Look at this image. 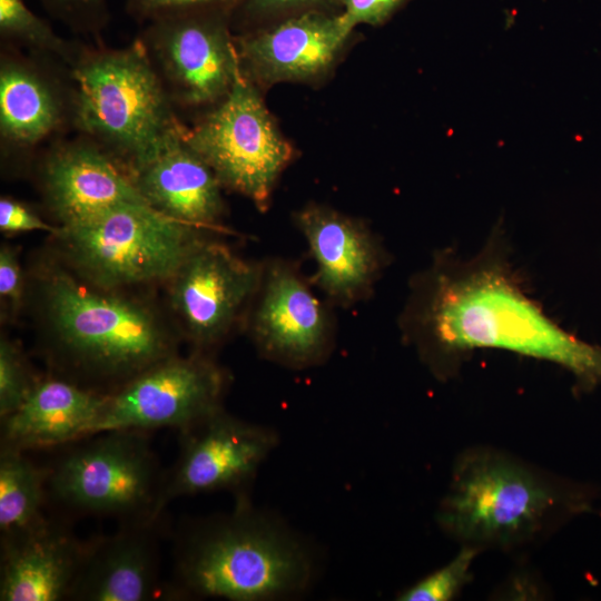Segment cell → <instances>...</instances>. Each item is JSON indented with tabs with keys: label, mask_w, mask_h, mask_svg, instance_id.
Wrapping results in <instances>:
<instances>
[{
	"label": "cell",
	"mask_w": 601,
	"mask_h": 601,
	"mask_svg": "<svg viewBox=\"0 0 601 601\" xmlns=\"http://www.w3.org/2000/svg\"><path fill=\"white\" fill-rule=\"evenodd\" d=\"M263 266L207 237L167 282L171 311L195 352L207 354L228 336L258 292Z\"/></svg>",
	"instance_id": "obj_12"
},
{
	"label": "cell",
	"mask_w": 601,
	"mask_h": 601,
	"mask_svg": "<svg viewBox=\"0 0 601 601\" xmlns=\"http://www.w3.org/2000/svg\"><path fill=\"white\" fill-rule=\"evenodd\" d=\"M406 0H341L342 14L348 24L378 26L385 22Z\"/></svg>",
	"instance_id": "obj_31"
},
{
	"label": "cell",
	"mask_w": 601,
	"mask_h": 601,
	"mask_svg": "<svg viewBox=\"0 0 601 601\" xmlns=\"http://www.w3.org/2000/svg\"><path fill=\"white\" fill-rule=\"evenodd\" d=\"M353 30L342 12L308 11L239 32L240 73L259 89L315 81L333 69Z\"/></svg>",
	"instance_id": "obj_15"
},
{
	"label": "cell",
	"mask_w": 601,
	"mask_h": 601,
	"mask_svg": "<svg viewBox=\"0 0 601 601\" xmlns=\"http://www.w3.org/2000/svg\"><path fill=\"white\" fill-rule=\"evenodd\" d=\"M106 397L63 377L40 378L24 402L1 418V446L26 452L92 436Z\"/></svg>",
	"instance_id": "obj_21"
},
{
	"label": "cell",
	"mask_w": 601,
	"mask_h": 601,
	"mask_svg": "<svg viewBox=\"0 0 601 601\" xmlns=\"http://www.w3.org/2000/svg\"><path fill=\"white\" fill-rule=\"evenodd\" d=\"M0 229L9 235L35 230L53 235L59 230V226L45 221L27 204L4 196L0 199Z\"/></svg>",
	"instance_id": "obj_29"
},
{
	"label": "cell",
	"mask_w": 601,
	"mask_h": 601,
	"mask_svg": "<svg viewBox=\"0 0 601 601\" xmlns=\"http://www.w3.org/2000/svg\"><path fill=\"white\" fill-rule=\"evenodd\" d=\"M308 11L342 12L341 0H238L231 28L239 33Z\"/></svg>",
	"instance_id": "obj_25"
},
{
	"label": "cell",
	"mask_w": 601,
	"mask_h": 601,
	"mask_svg": "<svg viewBox=\"0 0 601 601\" xmlns=\"http://www.w3.org/2000/svg\"><path fill=\"white\" fill-rule=\"evenodd\" d=\"M294 220L316 263L313 282L327 299L351 306L366 298L385 259L378 240L366 225L317 204L299 209Z\"/></svg>",
	"instance_id": "obj_17"
},
{
	"label": "cell",
	"mask_w": 601,
	"mask_h": 601,
	"mask_svg": "<svg viewBox=\"0 0 601 601\" xmlns=\"http://www.w3.org/2000/svg\"><path fill=\"white\" fill-rule=\"evenodd\" d=\"M159 519L120 523L110 535L87 541L73 601H149L160 583Z\"/></svg>",
	"instance_id": "obj_18"
},
{
	"label": "cell",
	"mask_w": 601,
	"mask_h": 601,
	"mask_svg": "<svg viewBox=\"0 0 601 601\" xmlns=\"http://www.w3.org/2000/svg\"><path fill=\"white\" fill-rule=\"evenodd\" d=\"M43 274L41 300L51 356L75 383L106 385L114 392L176 354V337L146 303L91 286L62 266Z\"/></svg>",
	"instance_id": "obj_4"
},
{
	"label": "cell",
	"mask_w": 601,
	"mask_h": 601,
	"mask_svg": "<svg viewBox=\"0 0 601 601\" xmlns=\"http://www.w3.org/2000/svg\"><path fill=\"white\" fill-rule=\"evenodd\" d=\"M71 68L40 52L2 43L0 146L4 160H26L75 130Z\"/></svg>",
	"instance_id": "obj_11"
},
{
	"label": "cell",
	"mask_w": 601,
	"mask_h": 601,
	"mask_svg": "<svg viewBox=\"0 0 601 601\" xmlns=\"http://www.w3.org/2000/svg\"><path fill=\"white\" fill-rule=\"evenodd\" d=\"M47 500L69 513L120 523L158 520L166 472L148 432L106 431L46 467Z\"/></svg>",
	"instance_id": "obj_7"
},
{
	"label": "cell",
	"mask_w": 601,
	"mask_h": 601,
	"mask_svg": "<svg viewBox=\"0 0 601 601\" xmlns=\"http://www.w3.org/2000/svg\"><path fill=\"white\" fill-rule=\"evenodd\" d=\"M238 0H126L127 11L140 22L198 10L233 12Z\"/></svg>",
	"instance_id": "obj_28"
},
{
	"label": "cell",
	"mask_w": 601,
	"mask_h": 601,
	"mask_svg": "<svg viewBox=\"0 0 601 601\" xmlns=\"http://www.w3.org/2000/svg\"><path fill=\"white\" fill-rule=\"evenodd\" d=\"M86 546L66 524L46 516L1 536L0 600H69Z\"/></svg>",
	"instance_id": "obj_20"
},
{
	"label": "cell",
	"mask_w": 601,
	"mask_h": 601,
	"mask_svg": "<svg viewBox=\"0 0 601 601\" xmlns=\"http://www.w3.org/2000/svg\"><path fill=\"white\" fill-rule=\"evenodd\" d=\"M1 43L50 55L69 66L81 43L58 36L48 21L33 13L24 0H0Z\"/></svg>",
	"instance_id": "obj_23"
},
{
	"label": "cell",
	"mask_w": 601,
	"mask_h": 601,
	"mask_svg": "<svg viewBox=\"0 0 601 601\" xmlns=\"http://www.w3.org/2000/svg\"><path fill=\"white\" fill-rule=\"evenodd\" d=\"M316 570L314 553L296 532L240 495L230 512L178 528L166 597L292 599L307 591Z\"/></svg>",
	"instance_id": "obj_2"
},
{
	"label": "cell",
	"mask_w": 601,
	"mask_h": 601,
	"mask_svg": "<svg viewBox=\"0 0 601 601\" xmlns=\"http://www.w3.org/2000/svg\"><path fill=\"white\" fill-rule=\"evenodd\" d=\"M46 467L31 462L23 451L0 450V531L1 536L26 530L45 516L47 501Z\"/></svg>",
	"instance_id": "obj_22"
},
{
	"label": "cell",
	"mask_w": 601,
	"mask_h": 601,
	"mask_svg": "<svg viewBox=\"0 0 601 601\" xmlns=\"http://www.w3.org/2000/svg\"><path fill=\"white\" fill-rule=\"evenodd\" d=\"M129 177L148 205L204 230L219 228L225 215L221 185L210 167L184 140L180 126Z\"/></svg>",
	"instance_id": "obj_19"
},
{
	"label": "cell",
	"mask_w": 601,
	"mask_h": 601,
	"mask_svg": "<svg viewBox=\"0 0 601 601\" xmlns=\"http://www.w3.org/2000/svg\"><path fill=\"white\" fill-rule=\"evenodd\" d=\"M231 13L198 10L147 23L139 35L166 95L179 114L203 115L240 76Z\"/></svg>",
	"instance_id": "obj_9"
},
{
	"label": "cell",
	"mask_w": 601,
	"mask_h": 601,
	"mask_svg": "<svg viewBox=\"0 0 601 601\" xmlns=\"http://www.w3.org/2000/svg\"><path fill=\"white\" fill-rule=\"evenodd\" d=\"M39 156L40 191L59 227L83 223L119 205L146 203L128 174L85 136L61 138Z\"/></svg>",
	"instance_id": "obj_16"
},
{
	"label": "cell",
	"mask_w": 601,
	"mask_h": 601,
	"mask_svg": "<svg viewBox=\"0 0 601 601\" xmlns=\"http://www.w3.org/2000/svg\"><path fill=\"white\" fill-rule=\"evenodd\" d=\"M179 453L166 471L159 511L180 496L246 490L278 444L277 433L249 423L224 408L179 432Z\"/></svg>",
	"instance_id": "obj_13"
},
{
	"label": "cell",
	"mask_w": 601,
	"mask_h": 601,
	"mask_svg": "<svg viewBox=\"0 0 601 601\" xmlns=\"http://www.w3.org/2000/svg\"><path fill=\"white\" fill-rule=\"evenodd\" d=\"M70 68L75 131L97 144L128 176L181 121L139 38L118 49L81 43Z\"/></svg>",
	"instance_id": "obj_5"
},
{
	"label": "cell",
	"mask_w": 601,
	"mask_h": 601,
	"mask_svg": "<svg viewBox=\"0 0 601 601\" xmlns=\"http://www.w3.org/2000/svg\"><path fill=\"white\" fill-rule=\"evenodd\" d=\"M597 491L489 446L465 450L454 463L437 510L443 532L461 545L511 551L591 512Z\"/></svg>",
	"instance_id": "obj_3"
},
{
	"label": "cell",
	"mask_w": 601,
	"mask_h": 601,
	"mask_svg": "<svg viewBox=\"0 0 601 601\" xmlns=\"http://www.w3.org/2000/svg\"><path fill=\"white\" fill-rule=\"evenodd\" d=\"M482 551L461 545L456 555L442 568L433 571L397 595L401 601H449L460 594L472 580L471 569Z\"/></svg>",
	"instance_id": "obj_24"
},
{
	"label": "cell",
	"mask_w": 601,
	"mask_h": 601,
	"mask_svg": "<svg viewBox=\"0 0 601 601\" xmlns=\"http://www.w3.org/2000/svg\"><path fill=\"white\" fill-rule=\"evenodd\" d=\"M497 237L479 255L441 254L412 282L401 329L431 372L452 375L477 348L556 364L577 395L601 385V345L565 331L524 290Z\"/></svg>",
	"instance_id": "obj_1"
},
{
	"label": "cell",
	"mask_w": 601,
	"mask_h": 601,
	"mask_svg": "<svg viewBox=\"0 0 601 601\" xmlns=\"http://www.w3.org/2000/svg\"><path fill=\"white\" fill-rule=\"evenodd\" d=\"M228 384V373L208 354L171 355L107 394L93 435L114 430L185 431L224 408Z\"/></svg>",
	"instance_id": "obj_10"
},
{
	"label": "cell",
	"mask_w": 601,
	"mask_h": 601,
	"mask_svg": "<svg viewBox=\"0 0 601 601\" xmlns=\"http://www.w3.org/2000/svg\"><path fill=\"white\" fill-rule=\"evenodd\" d=\"M249 332L264 358L290 368L323 363L333 347L328 309L298 266L284 259H272L263 266Z\"/></svg>",
	"instance_id": "obj_14"
},
{
	"label": "cell",
	"mask_w": 601,
	"mask_h": 601,
	"mask_svg": "<svg viewBox=\"0 0 601 601\" xmlns=\"http://www.w3.org/2000/svg\"><path fill=\"white\" fill-rule=\"evenodd\" d=\"M0 297L11 313L22 306L24 280L16 248L2 245L0 248Z\"/></svg>",
	"instance_id": "obj_30"
},
{
	"label": "cell",
	"mask_w": 601,
	"mask_h": 601,
	"mask_svg": "<svg viewBox=\"0 0 601 601\" xmlns=\"http://www.w3.org/2000/svg\"><path fill=\"white\" fill-rule=\"evenodd\" d=\"M146 203L116 206L53 234L60 260L79 279L100 289L167 283L207 238Z\"/></svg>",
	"instance_id": "obj_6"
},
{
	"label": "cell",
	"mask_w": 601,
	"mask_h": 601,
	"mask_svg": "<svg viewBox=\"0 0 601 601\" xmlns=\"http://www.w3.org/2000/svg\"><path fill=\"white\" fill-rule=\"evenodd\" d=\"M187 145L210 167L223 188L266 210L273 189L293 158L260 89L242 73L229 93L198 116L181 122Z\"/></svg>",
	"instance_id": "obj_8"
},
{
	"label": "cell",
	"mask_w": 601,
	"mask_h": 601,
	"mask_svg": "<svg viewBox=\"0 0 601 601\" xmlns=\"http://www.w3.org/2000/svg\"><path fill=\"white\" fill-rule=\"evenodd\" d=\"M38 380L20 347L8 337L0 341V417L13 413L28 397Z\"/></svg>",
	"instance_id": "obj_26"
},
{
	"label": "cell",
	"mask_w": 601,
	"mask_h": 601,
	"mask_svg": "<svg viewBox=\"0 0 601 601\" xmlns=\"http://www.w3.org/2000/svg\"><path fill=\"white\" fill-rule=\"evenodd\" d=\"M75 32L98 35L109 20L108 0H39Z\"/></svg>",
	"instance_id": "obj_27"
}]
</instances>
